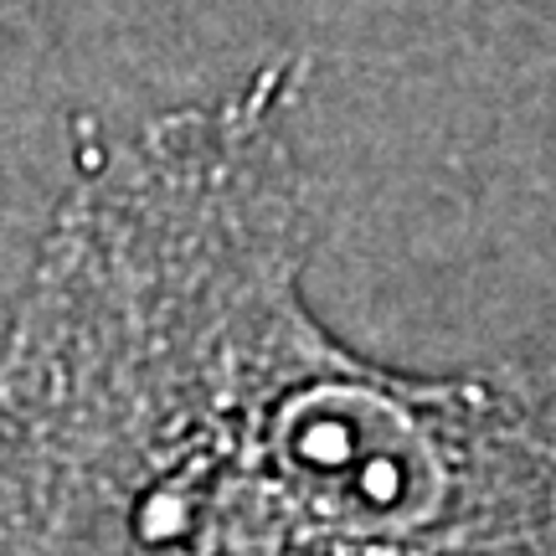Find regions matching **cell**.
<instances>
[{
  "label": "cell",
  "mask_w": 556,
  "mask_h": 556,
  "mask_svg": "<svg viewBox=\"0 0 556 556\" xmlns=\"http://www.w3.org/2000/svg\"><path fill=\"white\" fill-rule=\"evenodd\" d=\"M289 67L144 124L0 351L21 556H556V361L392 371L304 299Z\"/></svg>",
  "instance_id": "6da1fadb"
}]
</instances>
